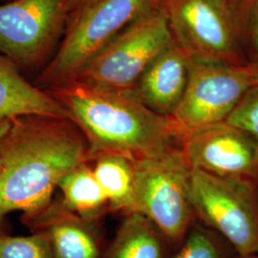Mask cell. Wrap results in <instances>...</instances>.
Here are the masks:
<instances>
[{
  "label": "cell",
  "instance_id": "cell-1",
  "mask_svg": "<svg viewBox=\"0 0 258 258\" xmlns=\"http://www.w3.org/2000/svg\"><path fill=\"white\" fill-rule=\"evenodd\" d=\"M12 121L0 144V227L12 212L43 211L61 179L91 163L88 143L70 119L23 116Z\"/></svg>",
  "mask_w": 258,
  "mask_h": 258
},
{
  "label": "cell",
  "instance_id": "cell-2",
  "mask_svg": "<svg viewBox=\"0 0 258 258\" xmlns=\"http://www.w3.org/2000/svg\"><path fill=\"white\" fill-rule=\"evenodd\" d=\"M86 139L91 162L102 154L133 161L183 149L186 132L172 116L149 109L131 93L103 89L76 81L45 88Z\"/></svg>",
  "mask_w": 258,
  "mask_h": 258
},
{
  "label": "cell",
  "instance_id": "cell-3",
  "mask_svg": "<svg viewBox=\"0 0 258 258\" xmlns=\"http://www.w3.org/2000/svg\"><path fill=\"white\" fill-rule=\"evenodd\" d=\"M166 0H88L73 10L63 37L38 77L45 89L72 79L125 28L161 8Z\"/></svg>",
  "mask_w": 258,
  "mask_h": 258
},
{
  "label": "cell",
  "instance_id": "cell-4",
  "mask_svg": "<svg viewBox=\"0 0 258 258\" xmlns=\"http://www.w3.org/2000/svg\"><path fill=\"white\" fill-rule=\"evenodd\" d=\"M173 41L163 5L125 28L69 81L131 93L148 66Z\"/></svg>",
  "mask_w": 258,
  "mask_h": 258
},
{
  "label": "cell",
  "instance_id": "cell-5",
  "mask_svg": "<svg viewBox=\"0 0 258 258\" xmlns=\"http://www.w3.org/2000/svg\"><path fill=\"white\" fill-rule=\"evenodd\" d=\"M134 166L130 212L147 216L170 244L180 246L195 217L189 194L191 168L184 150L134 161Z\"/></svg>",
  "mask_w": 258,
  "mask_h": 258
},
{
  "label": "cell",
  "instance_id": "cell-6",
  "mask_svg": "<svg viewBox=\"0 0 258 258\" xmlns=\"http://www.w3.org/2000/svg\"><path fill=\"white\" fill-rule=\"evenodd\" d=\"M194 216L226 240L237 256L258 253V184L191 169Z\"/></svg>",
  "mask_w": 258,
  "mask_h": 258
},
{
  "label": "cell",
  "instance_id": "cell-7",
  "mask_svg": "<svg viewBox=\"0 0 258 258\" xmlns=\"http://www.w3.org/2000/svg\"><path fill=\"white\" fill-rule=\"evenodd\" d=\"M164 8L174 40L192 61L245 64L239 15L229 0H166Z\"/></svg>",
  "mask_w": 258,
  "mask_h": 258
},
{
  "label": "cell",
  "instance_id": "cell-8",
  "mask_svg": "<svg viewBox=\"0 0 258 258\" xmlns=\"http://www.w3.org/2000/svg\"><path fill=\"white\" fill-rule=\"evenodd\" d=\"M69 15V0L0 3V54L19 68H44L61 41Z\"/></svg>",
  "mask_w": 258,
  "mask_h": 258
},
{
  "label": "cell",
  "instance_id": "cell-9",
  "mask_svg": "<svg viewBox=\"0 0 258 258\" xmlns=\"http://www.w3.org/2000/svg\"><path fill=\"white\" fill-rule=\"evenodd\" d=\"M253 65L192 61L184 97L173 118L190 133L225 121L249 88L257 84Z\"/></svg>",
  "mask_w": 258,
  "mask_h": 258
},
{
  "label": "cell",
  "instance_id": "cell-10",
  "mask_svg": "<svg viewBox=\"0 0 258 258\" xmlns=\"http://www.w3.org/2000/svg\"><path fill=\"white\" fill-rule=\"evenodd\" d=\"M184 156L191 169L258 184V143L223 121L187 133Z\"/></svg>",
  "mask_w": 258,
  "mask_h": 258
},
{
  "label": "cell",
  "instance_id": "cell-11",
  "mask_svg": "<svg viewBox=\"0 0 258 258\" xmlns=\"http://www.w3.org/2000/svg\"><path fill=\"white\" fill-rule=\"evenodd\" d=\"M33 232L46 233L54 258H102V237L98 221L68 211L61 202H52L38 213L23 216Z\"/></svg>",
  "mask_w": 258,
  "mask_h": 258
},
{
  "label": "cell",
  "instance_id": "cell-12",
  "mask_svg": "<svg viewBox=\"0 0 258 258\" xmlns=\"http://www.w3.org/2000/svg\"><path fill=\"white\" fill-rule=\"evenodd\" d=\"M191 58L175 40L142 75L131 94L149 109L173 116L188 83Z\"/></svg>",
  "mask_w": 258,
  "mask_h": 258
},
{
  "label": "cell",
  "instance_id": "cell-13",
  "mask_svg": "<svg viewBox=\"0 0 258 258\" xmlns=\"http://www.w3.org/2000/svg\"><path fill=\"white\" fill-rule=\"evenodd\" d=\"M23 116L70 119L45 89L29 83L17 65L0 54V121Z\"/></svg>",
  "mask_w": 258,
  "mask_h": 258
},
{
  "label": "cell",
  "instance_id": "cell-14",
  "mask_svg": "<svg viewBox=\"0 0 258 258\" xmlns=\"http://www.w3.org/2000/svg\"><path fill=\"white\" fill-rule=\"evenodd\" d=\"M102 258H168L170 244L147 216L129 212Z\"/></svg>",
  "mask_w": 258,
  "mask_h": 258
},
{
  "label": "cell",
  "instance_id": "cell-15",
  "mask_svg": "<svg viewBox=\"0 0 258 258\" xmlns=\"http://www.w3.org/2000/svg\"><path fill=\"white\" fill-rule=\"evenodd\" d=\"M57 188L61 191V204L84 219L98 221L110 212L109 202L93 171L91 163L75 167L61 179Z\"/></svg>",
  "mask_w": 258,
  "mask_h": 258
},
{
  "label": "cell",
  "instance_id": "cell-16",
  "mask_svg": "<svg viewBox=\"0 0 258 258\" xmlns=\"http://www.w3.org/2000/svg\"><path fill=\"white\" fill-rule=\"evenodd\" d=\"M91 164L108 199L110 212H130L135 182L134 161L119 154H102Z\"/></svg>",
  "mask_w": 258,
  "mask_h": 258
},
{
  "label": "cell",
  "instance_id": "cell-17",
  "mask_svg": "<svg viewBox=\"0 0 258 258\" xmlns=\"http://www.w3.org/2000/svg\"><path fill=\"white\" fill-rule=\"evenodd\" d=\"M231 245L207 227L192 225L175 254L168 258H236Z\"/></svg>",
  "mask_w": 258,
  "mask_h": 258
},
{
  "label": "cell",
  "instance_id": "cell-18",
  "mask_svg": "<svg viewBox=\"0 0 258 258\" xmlns=\"http://www.w3.org/2000/svg\"><path fill=\"white\" fill-rule=\"evenodd\" d=\"M0 258H54L46 233L12 236L0 233Z\"/></svg>",
  "mask_w": 258,
  "mask_h": 258
},
{
  "label": "cell",
  "instance_id": "cell-19",
  "mask_svg": "<svg viewBox=\"0 0 258 258\" xmlns=\"http://www.w3.org/2000/svg\"><path fill=\"white\" fill-rule=\"evenodd\" d=\"M225 122L244 131L258 143V83L245 93Z\"/></svg>",
  "mask_w": 258,
  "mask_h": 258
},
{
  "label": "cell",
  "instance_id": "cell-20",
  "mask_svg": "<svg viewBox=\"0 0 258 258\" xmlns=\"http://www.w3.org/2000/svg\"><path fill=\"white\" fill-rule=\"evenodd\" d=\"M240 24L241 32H246L250 48L258 59V0L244 2L240 10Z\"/></svg>",
  "mask_w": 258,
  "mask_h": 258
},
{
  "label": "cell",
  "instance_id": "cell-21",
  "mask_svg": "<svg viewBox=\"0 0 258 258\" xmlns=\"http://www.w3.org/2000/svg\"><path fill=\"white\" fill-rule=\"evenodd\" d=\"M13 121L12 120H5L0 121V144L4 141L9 134L10 130L12 128Z\"/></svg>",
  "mask_w": 258,
  "mask_h": 258
},
{
  "label": "cell",
  "instance_id": "cell-22",
  "mask_svg": "<svg viewBox=\"0 0 258 258\" xmlns=\"http://www.w3.org/2000/svg\"><path fill=\"white\" fill-rule=\"evenodd\" d=\"M86 1H88V0H69V10H70V13L73 10L78 8L79 6H81L82 4H83Z\"/></svg>",
  "mask_w": 258,
  "mask_h": 258
},
{
  "label": "cell",
  "instance_id": "cell-23",
  "mask_svg": "<svg viewBox=\"0 0 258 258\" xmlns=\"http://www.w3.org/2000/svg\"><path fill=\"white\" fill-rule=\"evenodd\" d=\"M229 1L231 2V5L238 12V15H239L240 18V10L242 8V6H243V4H244V2H245L246 0H229Z\"/></svg>",
  "mask_w": 258,
  "mask_h": 258
},
{
  "label": "cell",
  "instance_id": "cell-24",
  "mask_svg": "<svg viewBox=\"0 0 258 258\" xmlns=\"http://www.w3.org/2000/svg\"><path fill=\"white\" fill-rule=\"evenodd\" d=\"M251 64L253 65V67H254V70H255L256 76H257L258 81V59L257 60H255V61H253V62H251Z\"/></svg>",
  "mask_w": 258,
  "mask_h": 258
},
{
  "label": "cell",
  "instance_id": "cell-25",
  "mask_svg": "<svg viewBox=\"0 0 258 258\" xmlns=\"http://www.w3.org/2000/svg\"><path fill=\"white\" fill-rule=\"evenodd\" d=\"M236 258H258V253L257 254H253V255H249V256H245V257H239V256H237Z\"/></svg>",
  "mask_w": 258,
  "mask_h": 258
},
{
  "label": "cell",
  "instance_id": "cell-26",
  "mask_svg": "<svg viewBox=\"0 0 258 258\" xmlns=\"http://www.w3.org/2000/svg\"><path fill=\"white\" fill-rule=\"evenodd\" d=\"M7 1H10V0H0V3H3V2H7Z\"/></svg>",
  "mask_w": 258,
  "mask_h": 258
},
{
  "label": "cell",
  "instance_id": "cell-27",
  "mask_svg": "<svg viewBox=\"0 0 258 258\" xmlns=\"http://www.w3.org/2000/svg\"><path fill=\"white\" fill-rule=\"evenodd\" d=\"M0 167H1V159H0Z\"/></svg>",
  "mask_w": 258,
  "mask_h": 258
}]
</instances>
